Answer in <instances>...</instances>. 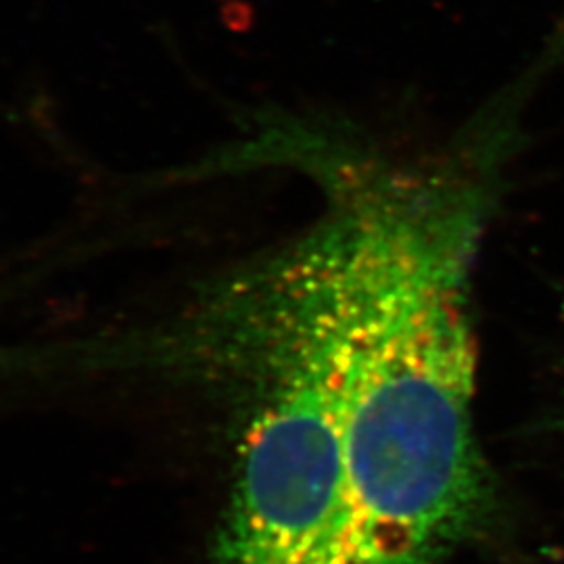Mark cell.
<instances>
[{
	"instance_id": "cell-1",
	"label": "cell",
	"mask_w": 564,
	"mask_h": 564,
	"mask_svg": "<svg viewBox=\"0 0 564 564\" xmlns=\"http://www.w3.org/2000/svg\"><path fill=\"white\" fill-rule=\"evenodd\" d=\"M312 172L323 218L239 314L251 403L218 564H440L494 508L473 274L502 170L358 137Z\"/></svg>"
}]
</instances>
